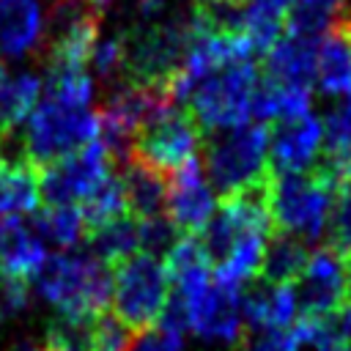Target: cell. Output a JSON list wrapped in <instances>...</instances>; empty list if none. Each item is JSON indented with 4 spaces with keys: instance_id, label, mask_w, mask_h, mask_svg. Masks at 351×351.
I'll return each mask as SVG.
<instances>
[{
    "instance_id": "6da1fadb",
    "label": "cell",
    "mask_w": 351,
    "mask_h": 351,
    "mask_svg": "<svg viewBox=\"0 0 351 351\" xmlns=\"http://www.w3.org/2000/svg\"><path fill=\"white\" fill-rule=\"evenodd\" d=\"M33 280L41 299L60 313L96 315L107 310L112 296V271L93 252L47 255Z\"/></svg>"
},
{
    "instance_id": "7a4b0ae2",
    "label": "cell",
    "mask_w": 351,
    "mask_h": 351,
    "mask_svg": "<svg viewBox=\"0 0 351 351\" xmlns=\"http://www.w3.org/2000/svg\"><path fill=\"white\" fill-rule=\"evenodd\" d=\"M206 140V178L222 197L244 192L269 181V126L266 123H239L230 129H217L203 134Z\"/></svg>"
},
{
    "instance_id": "3957f363",
    "label": "cell",
    "mask_w": 351,
    "mask_h": 351,
    "mask_svg": "<svg viewBox=\"0 0 351 351\" xmlns=\"http://www.w3.org/2000/svg\"><path fill=\"white\" fill-rule=\"evenodd\" d=\"M258 74L261 71L255 58H239L211 69L192 85L184 110L195 118L200 134L230 129L250 118V101L258 85Z\"/></svg>"
},
{
    "instance_id": "277c9868",
    "label": "cell",
    "mask_w": 351,
    "mask_h": 351,
    "mask_svg": "<svg viewBox=\"0 0 351 351\" xmlns=\"http://www.w3.org/2000/svg\"><path fill=\"white\" fill-rule=\"evenodd\" d=\"M192 36H195L192 11L165 19V22L137 27L132 33H121L123 38L121 80L134 82V85L165 88L170 77L181 69Z\"/></svg>"
},
{
    "instance_id": "5b68a950",
    "label": "cell",
    "mask_w": 351,
    "mask_h": 351,
    "mask_svg": "<svg viewBox=\"0 0 351 351\" xmlns=\"http://www.w3.org/2000/svg\"><path fill=\"white\" fill-rule=\"evenodd\" d=\"M332 192L335 186L313 167L304 173H271L266 189L269 217L277 230L313 244L326 228Z\"/></svg>"
},
{
    "instance_id": "8992f818",
    "label": "cell",
    "mask_w": 351,
    "mask_h": 351,
    "mask_svg": "<svg viewBox=\"0 0 351 351\" xmlns=\"http://www.w3.org/2000/svg\"><path fill=\"white\" fill-rule=\"evenodd\" d=\"M25 154L38 167L82 148L99 137L96 112L88 107H69L55 99H41L27 112V123L19 132Z\"/></svg>"
},
{
    "instance_id": "52a82bcc",
    "label": "cell",
    "mask_w": 351,
    "mask_h": 351,
    "mask_svg": "<svg viewBox=\"0 0 351 351\" xmlns=\"http://www.w3.org/2000/svg\"><path fill=\"white\" fill-rule=\"evenodd\" d=\"M170 296V280L165 263L156 255L134 252L118 266H112V307L123 326L132 332L156 324L165 302Z\"/></svg>"
},
{
    "instance_id": "ba28073f",
    "label": "cell",
    "mask_w": 351,
    "mask_h": 351,
    "mask_svg": "<svg viewBox=\"0 0 351 351\" xmlns=\"http://www.w3.org/2000/svg\"><path fill=\"white\" fill-rule=\"evenodd\" d=\"M101 14L90 0H52L44 22L47 66H82L99 41Z\"/></svg>"
},
{
    "instance_id": "9c48e42d",
    "label": "cell",
    "mask_w": 351,
    "mask_h": 351,
    "mask_svg": "<svg viewBox=\"0 0 351 351\" xmlns=\"http://www.w3.org/2000/svg\"><path fill=\"white\" fill-rule=\"evenodd\" d=\"M200 140L203 134L195 118L184 107H170L156 118H151L145 126H140L129 156H137L170 176L173 170H178L181 165L197 156Z\"/></svg>"
},
{
    "instance_id": "30bf717a",
    "label": "cell",
    "mask_w": 351,
    "mask_h": 351,
    "mask_svg": "<svg viewBox=\"0 0 351 351\" xmlns=\"http://www.w3.org/2000/svg\"><path fill=\"white\" fill-rule=\"evenodd\" d=\"M107 145L96 137L82 148L41 167V203L77 206L112 167Z\"/></svg>"
},
{
    "instance_id": "8fae6325",
    "label": "cell",
    "mask_w": 351,
    "mask_h": 351,
    "mask_svg": "<svg viewBox=\"0 0 351 351\" xmlns=\"http://www.w3.org/2000/svg\"><path fill=\"white\" fill-rule=\"evenodd\" d=\"M181 302L186 310V329H192L203 340L236 346V340L241 337V329H244L239 285H230V282H222L214 277V282L208 280L195 296L181 299Z\"/></svg>"
},
{
    "instance_id": "7c38bea8",
    "label": "cell",
    "mask_w": 351,
    "mask_h": 351,
    "mask_svg": "<svg viewBox=\"0 0 351 351\" xmlns=\"http://www.w3.org/2000/svg\"><path fill=\"white\" fill-rule=\"evenodd\" d=\"M324 126L313 112L274 121L269 129V170L280 173H304L315 165L321 154Z\"/></svg>"
},
{
    "instance_id": "4fadbf2b",
    "label": "cell",
    "mask_w": 351,
    "mask_h": 351,
    "mask_svg": "<svg viewBox=\"0 0 351 351\" xmlns=\"http://www.w3.org/2000/svg\"><path fill=\"white\" fill-rule=\"evenodd\" d=\"M343 302H346V261L329 247L310 252L307 266L299 277L296 307H302V315L324 318L335 313Z\"/></svg>"
},
{
    "instance_id": "5bb4252c",
    "label": "cell",
    "mask_w": 351,
    "mask_h": 351,
    "mask_svg": "<svg viewBox=\"0 0 351 351\" xmlns=\"http://www.w3.org/2000/svg\"><path fill=\"white\" fill-rule=\"evenodd\" d=\"M165 211L178 233H200L214 214V195L197 156L170 173Z\"/></svg>"
},
{
    "instance_id": "9a60e30c",
    "label": "cell",
    "mask_w": 351,
    "mask_h": 351,
    "mask_svg": "<svg viewBox=\"0 0 351 351\" xmlns=\"http://www.w3.org/2000/svg\"><path fill=\"white\" fill-rule=\"evenodd\" d=\"M315 82L318 90L329 99H340L351 93V11L343 8L315 52Z\"/></svg>"
},
{
    "instance_id": "2e32d148",
    "label": "cell",
    "mask_w": 351,
    "mask_h": 351,
    "mask_svg": "<svg viewBox=\"0 0 351 351\" xmlns=\"http://www.w3.org/2000/svg\"><path fill=\"white\" fill-rule=\"evenodd\" d=\"M318 41L313 36L299 33H282L266 52H263V80L280 82V85H299L310 88L315 80V52Z\"/></svg>"
},
{
    "instance_id": "e0dca14e",
    "label": "cell",
    "mask_w": 351,
    "mask_h": 351,
    "mask_svg": "<svg viewBox=\"0 0 351 351\" xmlns=\"http://www.w3.org/2000/svg\"><path fill=\"white\" fill-rule=\"evenodd\" d=\"M321 154L313 165L332 186L351 178V93L332 101L324 115Z\"/></svg>"
},
{
    "instance_id": "ac0fdd59",
    "label": "cell",
    "mask_w": 351,
    "mask_h": 351,
    "mask_svg": "<svg viewBox=\"0 0 351 351\" xmlns=\"http://www.w3.org/2000/svg\"><path fill=\"white\" fill-rule=\"evenodd\" d=\"M47 11L41 0H0V52L5 58H25L44 44Z\"/></svg>"
},
{
    "instance_id": "d6986e66",
    "label": "cell",
    "mask_w": 351,
    "mask_h": 351,
    "mask_svg": "<svg viewBox=\"0 0 351 351\" xmlns=\"http://www.w3.org/2000/svg\"><path fill=\"white\" fill-rule=\"evenodd\" d=\"M121 173V186H123V197H126V211L134 219H145V217H156L165 211V200H167V184L170 176L156 170L154 165L129 156L126 162L118 165Z\"/></svg>"
},
{
    "instance_id": "ffe728a7",
    "label": "cell",
    "mask_w": 351,
    "mask_h": 351,
    "mask_svg": "<svg viewBox=\"0 0 351 351\" xmlns=\"http://www.w3.org/2000/svg\"><path fill=\"white\" fill-rule=\"evenodd\" d=\"M47 250L30 225L19 217L0 214V274L30 280L44 263Z\"/></svg>"
},
{
    "instance_id": "44dd1931",
    "label": "cell",
    "mask_w": 351,
    "mask_h": 351,
    "mask_svg": "<svg viewBox=\"0 0 351 351\" xmlns=\"http://www.w3.org/2000/svg\"><path fill=\"white\" fill-rule=\"evenodd\" d=\"M41 206V167L27 156H0V214L25 217Z\"/></svg>"
},
{
    "instance_id": "7402d4cb",
    "label": "cell",
    "mask_w": 351,
    "mask_h": 351,
    "mask_svg": "<svg viewBox=\"0 0 351 351\" xmlns=\"http://www.w3.org/2000/svg\"><path fill=\"white\" fill-rule=\"evenodd\" d=\"M296 315V291L293 285H250L241 296V318L247 326H291Z\"/></svg>"
},
{
    "instance_id": "603a6c76",
    "label": "cell",
    "mask_w": 351,
    "mask_h": 351,
    "mask_svg": "<svg viewBox=\"0 0 351 351\" xmlns=\"http://www.w3.org/2000/svg\"><path fill=\"white\" fill-rule=\"evenodd\" d=\"M307 258H310V252H307V244L302 239L277 230L266 239L258 277L263 282H271V285H293L302 277Z\"/></svg>"
},
{
    "instance_id": "cb8c5ba5",
    "label": "cell",
    "mask_w": 351,
    "mask_h": 351,
    "mask_svg": "<svg viewBox=\"0 0 351 351\" xmlns=\"http://www.w3.org/2000/svg\"><path fill=\"white\" fill-rule=\"evenodd\" d=\"M30 217V228L36 230V236L55 247H74L85 236L82 214L71 203H41Z\"/></svg>"
},
{
    "instance_id": "d4e9b609",
    "label": "cell",
    "mask_w": 351,
    "mask_h": 351,
    "mask_svg": "<svg viewBox=\"0 0 351 351\" xmlns=\"http://www.w3.org/2000/svg\"><path fill=\"white\" fill-rule=\"evenodd\" d=\"M88 244H90V252L112 269L137 252V219L132 214L110 219V222L88 230Z\"/></svg>"
},
{
    "instance_id": "484cf974",
    "label": "cell",
    "mask_w": 351,
    "mask_h": 351,
    "mask_svg": "<svg viewBox=\"0 0 351 351\" xmlns=\"http://www.w3.org/2000/svg\"><path fill=\"white\" fill-rule=\"evenodd\" d=\"M38 93H41V80L30 71L3 80V85H0V134L19 129V123L27 118V112L36 107Z\"/></svg>"
},
{
    "instance_id": "4316f807",
    "label": "cell",
    "mask_w": 351,
    "mask_h": 351,
    "mask_svg": "<svg viewBox=\"0 0 351 351\" xmlns=\"http://www.w3.org/2000/svg\"><path fill=\"white\" fill-rule=\"evenodd\" d=\"M80 214H82V222H85V233L110 222V219H118L126 211V197H123V186H121V178L118 173H107L80 203H77Z\"/></svg>"
},
{
    "instance_id": "83f0119b",
    "label": "cell",
    "mask_w": 351,
    "mask_h": 351,
    "mask_svg": "<svg viewBox=\"0 0 351 351\" xmlns=\"http://www.w3.org/2000/svg\"><path fill=\"white\" fill-rule=\"evenodd\" d=\"M44 96L69 107H88L93 96V82L82 66H47Z\"/></svg>"
},
{
    "instance_id": "f1b7e54d",
    "label": "cell",
    "mask_w": 351,
    "mask_h": 351,
    "mask_svg": "<svg viewBox=\"0 0 351 351\" xmlns=\"http://www.w3.org/2000/svg\"><path fill=\"white\" fill-rule=\"evenodd\" d=\"M343 8H346V0H291L285 30L321 38Z\"/></svg>"
},
{
    "instance_id": "f546056e",
    "label": "cell",
    "mask_w": 351,
    "mask_h": 351,
    "mask_svg": "<svg viewBox=\"0 0 351 351\" xmlns=\"http://www.w3.org/2000/svg\"><path fill=\"white\" fill-rule=\"evenodd\" d=\"M93 315L58 313L47 326V346L52 351H90Z\"/></svg>"
},
{
    "instance_id": "4dcf8cb0",
    "label": "cell",
    "mask_w": 351,
    "mask_h": 351,
    "mask_svg": "<svg viewBox=\"0 0 351 351\" xmlns=\"http://www.w3.org/2000/svg\"><path fill=\"white\" fill-rule=\"evenodd\" d=\"M324 230L329 239V250H335L343 261L351 258V178L335 186Z\"/></svg>"
},
{
    "instance_id": "1f68e13d",
    "label": "cell",
    "mask_w": 351,
    "mask_h": 351,
    "mask_svg": "<svg viewBox=\"0 0 351 351\" xmlns=\"http://www.w3.org/2000/svg\"><path fill=\"white\" fill-rule=\"evenodd\" d=\"M299 346L293 326H247L236 340L239 351H299Z\"/></svg>"
},
{
    "instance_id": "d6a6232c",
    "label": "cell",
    "mask_w": 351,
    "mask_h": 351,
    "mask_svg": "<svg viewBox=\"0 0 351 351\" xmlns=\"http://www.w3.org/2000/svg\"><path fill=\"white\" fill-rule=\"evenodd\" d=\"M176 239H178V230L165 214L137 219V250L140 252L162 258L176 244Z\"/></svg>"
},
{
    "instance_id": "836d02e7",
    "label": "cell",
    "mask_w": 351,
    "mask_h": 351,
    "mask_svg": "<svg viewBox=\"0 0 351 351\" xmlns=\"http://www.w3.org/2000/svg\"><path fill=\"white\" fill-rule=\"evenodd\" d=\"M132 329L118 321L112 313H96L93 315V335H90V351H126L132 340Z\"/></svg>"
},
{
    "instance_id": "e575fe53",
    "label": "cell",
    "mask_w": 351,
    "mask_h": 351,
    "mask_svg": "<svg viewBox=\"0 0 351 351\" xmlns=\"http://www.w3.org/2000/svg\"><path fill=\"white\" fill-rule=\"evenodd\" d=\"M184 348V335L167 332L162 326H148L132 335L126 351H181Z\"/></svg>"
},
{
    "instance_id": "d590c367",
    "label": "cell",
    "mask_w": 351,
    "mask_h": 351,
    "mask_svg": "<svg viewBox=\"0 0 351 351\" xmlns=\"http://www.w3.org/2000/svg\"><path fill=\"white\" fill-rule=\"evenodd\" d=\"M90 63L96 69V74L101 77H121V66H123V38L110 36L104 41H96L93 52H90Z\"/></svg>"
},
{
    "instance_id": "8d00e7d4",
    "label": "cell",
    "mask_w": 351,
    "mask_h": 351,
    "mask_svg": "<svg viewBox=\"0 0 351 351\" xmlns=\"http://www.w3.org/2000/svg\"><path fill=\"white\" fill-rule=\"evenodd\" d=\"M318 351H351V346L348 343H324V346H318Z\"/></svg>"
},
{
    "instance_id": "74e56055",
    "label": "cell",
    "mask_w": 351,
    "mask_h": 351,
    "mask_svg": "<svg viewBox=\"0 0 351 351\" xmlns=\"http://www.w3.org/2000/svg\"><path fill=\"white\" fill-rule=\"evenodd\" d=\"M346 302H351V258H346Z\"/></svg>"
},
{
    "instance_id": "f35d334b",
    "label": "cell",
    "mask_w": 351,
    "mask_h": 351,
    "mask_svg": "<svg viewBox=\"0 0 351 351\" xmlns=\"http://www.w3.org/2000/svg\"><path fill=\"white\" fill-rule=\"evenodd\" d=\"M5 77H8V71H5V63L0 60V85H3V80H5Z\"/></svg>"
},
{
    "instance_id": "ab89813d",
    "label": "cell",
    "mask_w": 351,
    "mask_h": 351,
    "mask_svg": "<svg viewBox=\"0 0 351 351\" xmlns=\"http://www.w3.org/2000/svg\"><path fill=\"white\" fill-rule=\"evenodd\" d=\"M90 3H93V5H96V8H99V11H101V8H104V5H107V3H110V0H90Z\"/></svg>"
}]
</instances>
